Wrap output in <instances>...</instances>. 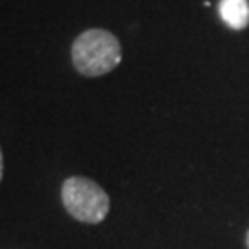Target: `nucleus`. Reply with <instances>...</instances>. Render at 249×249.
Segmentation results:
<instances>
[{"mask_svg":"<svg viewBox=\"0 0 249 249\" xmlns=\"http://www.w3.org/2000/svg\"><path fill=\"white\" fill-rule=\"evenodd\" d=\"M61 199L67 213L83 223L104 222L111 207L106 190L92 179L81 178V176L65 179L61 188Z\"/></svg>","mask_w":249,"mask_h":249,"instance_id":"nucleus-2","label":"nucleus"},{"mask_svg":"<svg viewBox=\"0 0 249 249\" xmlns=\"http://www.w3.org/2000/svg\"><path fill=\"white\" fill-rule=\"evenodd\" d=\"M2 174H4V157H2V150H0V181H2Z\"/></svg>","mask_w":249,"mask_h":249,"instance_id":"nucleus-4","label":"nucleus"},{"mask_svg":"<svg viewBox=\"0 0 249 249\" xmlns=\"http://www.w3.org/2000/svg\"><path fill=\"white\" fill-rule=\"evenodd\" d=\"M220 17L232 30H244L249 24V2L248 0H222Z\"/></svg>","mask_w":249,"mask_h":249,"instance_id":"nucleus-3","label":"nucleus"},{"mask_svg":"<svg viewBox=\"0 0 249 249\" xmlns=\"http://www.w3.org/2000/svg\"><path fill=\"white\" fill-rule=\"evenodd\" d=\"M246 246H248V249H249V231H248V234H246Z\"/></svg>","mask_w":249,"mask_h":249,"instance_id":"nucleus-5","label":"nucleus"},{"mask_svg":"<svg viewBox=\"0 0 249 249\" xmlns=\"http://www.w3.org/2000/svg\"><path fill=\"white\" fill-rule=\"evenodd\" d=\"M122 61V46L111 32L90 28L76 37L72 45L74 69L89 78L104 76Z\"/></svg>","mask_w":249,"mask_h":249,"instance_id":"nucleus-1","label":"nucleus"}]
</instances>
